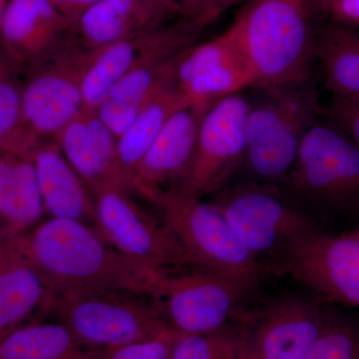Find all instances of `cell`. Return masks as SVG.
Returning <instances> with one entry per match:
<instances>
[{"mask_svg":"<svg viewBox=\"0 0 359 359\" xmlns=\"http://www.w3.org/2000/svg\"><path fill=\"white\" fill-rule=\"evenodd\" d=\"M185 269L167 271L151 294L169 327L180 334H195L231 323L252 285L197 266Z\"/></svg>","mask_w":359,"mask_h":359,"instance_id":"cell-8","label":"cell"},{"mask_svg":"<svg viewBox=\"0 0 359 359\" xmlns=\"http://www.w3.org/2000/svg\"><path fill=\"white\" fill-rule=\"evenodd\" d=\"M212 203L245 249L262 263L263 257L280 261L292 247L320 231L280 185L247 181L226 186Z\"/></svg>","mask_w":359,"mask_h":359,"instance_id":"cell-4","label":"cell"},{"mask_svg":"<svg viewBox=\"0 0 359 359\" xmlns=\"http://www.w3.org/2000/svg\"><path fill=\"white\" fill-rule=\"evenodd\" d=\"M201 26L178 21L93 50L82 81L83 110L94 112L113 86L144 63L176 57L192 47Z\"/></svg>","mask_w":359,"mask_h":359,"instance_id":"cell-13","label":"cell"},{"mask_svg":"<svg viewBox=\"0 0 359 359\" xmlns=\"http://www.w3.org/2000/svg\"><path fill=\"white\" fill-rule=\"evenodd\" d=\"M334 316L318 299L283 297L241 323L240 359H304Z\"/></svg>","mask_w":359,"mask_h":359,"instance_id":"cell-14","label":"cell"},{"mask_svg":"<svg viewBox=\"0 0 359 359\" xmlns=\"http://www.w3.org/2000/svg\"><path fill=\"white\" fill-rule=\"evenodd\" d=\"M53 295L15 238L0 244V342L37 313H48Z\"/></svg>","mask_w":359,"mask_h":359,"instance_id":"cell-19","label":"cell"},{"mask_svg":"<svg viewBox=\"0 0 359 359\" xmlns=\"http://www.w3.org/2000/svg\"><path fill=\"white\" fill-rule=\"evenodd\" d=\"M330 13L340 22L359 25V0H335Z\"/></svg>","mask_w":359,"mask_h":359,"instance_id":"cell-35","label":"cell"},{"mask_svg":"<svg viewBox=\"0 0 359 359\" xmlns=\"http://www.w3.org/2000/svg\"><path fill=\"white\" fill-rule=\"evenodd\" d=\"M142 109L133 104L106 98L94 112L118 139L133 124Z\"/></svg>","mask_w":359,"mask_h":359,"instance_id":"cell-32","label":"cell"},{"mask_svg":"<svg viewBox=\"0 0 359 359\" xmlns=\"http://www.w3.org/2000/svg\"><path fill=\"white\" fill-rule=\"evenodd\" d=\"M54 141L92 194L109 184L118 185L115 169L118 139L95 112L82 111Z\"/></svg>","mask_w":359,"mask_h":359,"instance_id":"cell-20","label":"cell"},{"mask_svg":"<svg viewBox=\"0 0 359 359\" xmlns=\"http://www.w3.org/2000/svg\"><path fill=\"white\" fill-rule=\"evenodd\" d=\"M314 57L323 67L325 87L332 97L359 96V35L332 26L314 39Z\"/></svg>","mask_w":359,"mask_h":359,"instance_id":"cell-24","label":"cell"},{"mask_svg":"<svg viewBox=\"0 0 359 359\" xmlns=\"http://www.w3.org/2000/svg\"><path fill=\"white\" fill-rule=\"evenodd\" d=\"M250 0H218L219 6L221 7L222 11H226V9L230 8L233 6H237L238 4H243V2H249Z\"/></svg>","mask_w":359,"mask_h":359,"instance_id":"cell-37","label":"cell"},{"mask_svg":"<svg viewBox=\"0 0 359 359\" xmlns=\"http://www.w3.org/2000/svg\"><path fill=\"white\" fill-rule=\"evenodd\" d=\"M2 242H4V238H2L1 228H0V244H1Z\"/></svg>","mask_w":359,"mask_h":359,"instance_id":"cell-39","label":"cell"},{"mask_svg":"<svg viewBox=\"0 0 359 359\" xmlns=\"http://www.w3.org/2000/svg\"><path fill=\"white\" fill-rule=\"evenodd\" d=\"M211 105L190 104L169 118L137 168L129 193L158 208L178 195L192 164L201 120Z\"/></svg>","mask_w":359,"mask_h":359,"instance_id":"cell-15","label":"cell"},{"mask_svg":"<svg viewBox=\"0 0 359 359\" xmlns=\"http://www.w3.org/2000/svg\"><path fill=\"white\" fill-rule=\"evenodd\" d=\"M45 214L95 226L93 194L61 152L56 141L41 140L32 154ZM96 228V226H95Z\"/></svg>","mask_w":359,"mask_h":359,"instance_id":"cell-18","label":"cell"},{"mask_svg":"<svg viewBox=\"0 0 359 359\" xmlns=\"http://www.w3.org/2000/svg\"><path fill=\"white\" fill-rule=\"evenodd\" d=\"M254 87V78L244 62L231 63L202 73L179 87L191 103L212 104L224 97Z\"/></svg>","mask_w":359,"mask_h":359,"instance_id":"cell-27","label":"cell"},{"mask_svg":"<svg viewBox=\"0 0 359 359\" xmlns=\"http://www.w3.org/2000/svg\"><path fill=\"white\" fill-rule=\"evenodd\" d=\"M177 337L178 332L171 328L157 339L107 351L104 359H171Z\"/></svg>","mask_w":359,"mask_h":359,"instance_id":"cell-30","label":"cell"},{"mask_svg":"<svg viewBox=\"0 0 359 359\" xmlns=\"http://www.w3.org/2000/svg\"><path fill=\"white\" fill-rule=\"evenodd\" d=\"M178 11L180 18L204 28L223 13L218 0H166Z\"/></svg>","mask_w":359,"mask_h":359,"instance_id":"cell-33","label":"cell"},{"mask_svg":"<svg viewBox=\"0 0 359 359\" xmlns=\"http://www.w3.org/2000/svg\"><path fill=\"white\" fill-rule=\"evenodd\" d=\"M145 297L117 292L65 295L53 299L49 311L82 344L107 351L157 339L171 330Z\"/></svg>","mask_w":359,"mask_h":359,"instance_id":"cell-6","label":"cell"},{"mask_svg":"<svg viewBox=\"0 0 359 359\" xmlns=\"http://www.w3.org/2000/svg\"><path fill=\"white\" fill-rule=\"evenodd\" d=\"M20 72L0 47V149L33 154L41 140L32 138L23 124Z\"/></svg>","mask_w":359,"mask_h":359,"instance_id":"cell-25","label":"cell"},{"mask_svg":"<svg viewBox=\"0 0 359 359\" xmlns=\"http://www.w3.org/2000/svg\"><path fill=\"white\" fill-rule=\"evenodd\" d=\"M325 301L359 308V230L339 236L318 231L271 266Z\"/></svg>","mask_w":359,"mask_h":359,"instance_id":"cell-12","label":"cell"},{"mask_svg":"<svg viewBox=\"0 0 359 359\" xmlns=\"http://www.w3.org/2000/svg\"><path fill=\"white\" fill-rule=\"evenodd\" d=\"M44 214L32 154L0 149V228L4 241L25 235L42 221Z\"/></svg>","mask_w":359,"mask_h":359,"instance_id":"cell-21","label":"cell"},{"mask_svg":"<svg viewBox=\"0 0 359 359\" xmlns=\"http://www.w3.org/2000/svg\"><path fill=\"white\" fill-rule=\"evenodd\" d=\"M304 359H359V320L334 314Z\"/></svg>","mask_w":359,"mask_h":359,"instance_id":"cell-29","label":"cell"},{"mask_svg":"<svg viewBox=\"0 0 359 359\" xmlns=\"http://www.w3.org/2000/svg\"><path fill=\"white\" fill-rule=\"evenodd\" d=\"M309 0H250L236 20L252 88L311 78L314 37Z\"/></svg>","mask_w":359,"mask_h":359,"instance_id":"cell-2","label":"cell"},{"mask_svg":"<svg viewBox=\"0 0 359 359\" xmlns=\"http://www.w3.org/2000/svg\"><path fill=\"white\" fill-rule=\"evenodd\" d=\"M93 196L97 230L124 256L162 271L192 266L166 224L149 214L128 191L109 184Z\"/></svg>","mask_w":359,"mask_h":359,"instance_id":"cell-10","label":"cell"},{"mask_svg":"<svg viewBox=\"0 0 359 359\" xmlns=\"http://www.w3.org/2000/svg\"><path fill=\"white\" fill-rule=\"evenodd\" d=\"M93 56L72 39L30 70L23 83V124L36 140L54 139L83 111L82 81Z\"/></svg>","mask_w":359,"mask_h":359,"instance_id":"cell-9","label":"cell"},{"mask_svg":"<svg viewBox=\"0 0 359 359\" xmlns=\"http://www.w3.org/2000/svg\"><path fill=\"white\" fill-rule=\"evenodd\" d=\"M180 18L166 0H102L75 23L72 40L87 50H97L169 25Z\"/></svg>","mask_w":359,"mask_h":359,"instance_id":"cell-17","label":"cell"},{"mask_svg":"<svg viewBox=\"0 0 359 359\" xmlns=\"http://www.w3.org/2000/svg\"><path fill=\"white\" fill-rule=\"evenodd\" d=\"M241 346V323H231L204 334H178L171 359H240Z\"/></svg>","mask_w":359,"mask_h":359,"instance_id":"cell-28","label":"cell"},{"mask_svg":"<svg viewBox=\"0 0 359 359\" xmlns=\"http://www.w3.org/2000/svg\"><path fill=\"white\" fill-rule=\"evenodd\" d=\"M238 62L248 65L237 26L233 22L218 36L204 43L193 45L182 54L176 66L177 84L178 87L184 86L202 73Z\"/></svg>","mask_w":359,"mask_h":359,"instance_id":"cell-26","label":"cell"},{"mask_svg":"<svg viewBox=\"0 0 359 359\" xmlns=\"http://www.w3.org/2000/svg\"><path fill=\"white\" fill-rule=\"evenodd\" d=\"M249 107V97L238 93L219 99L205 111L179 196L202 200L219 193L243 167Z\"/></svg>","mask_w":359,"mask_h":359,"instance_id":"cell-11","label":"cell"},{"mask_svg":"<svg viewBox=\"0 0 359 359\" xmlns=\"http://www.w3.org/2000/svg\"><path fill=\"white\" fill-rule=\"evenodd\" d=\"M245 121L244 164L250 182L283 186L299 146L321 111L316 85L299 83L255 88Z\"/></svg>","mask_w":359,"mask_h":359,"instance_id":"cell-3","label":"cell"},{"mask_svg":"<svg viewBox=\"0 0 359 359\" xmlns=\"http://www.w3.org/2000/svg\"><path fill=\"white\" fill-rule=\"evenodd\" d=\"M100 1L102 0H50L52 6L65 16L72 29L83 13Z\"/></svg>","mask_w":359,"mask_h":359,"instance_id":"cell-34","label":"cell"},{"mask_svg":"<svg viewBox=\"0 0 359 359\" xmlns=\"http://www.w3.org/2000/svg\"><path fill=\"white\" fill-rule=\"evenodd\" d=\"M8 1L9 0H0V22H1L2 16H4Z\"/></svg>","mask_w":359,"mask_h":359,"instance_id":"cell-38","label":"cell"},{"mask_svg":"<svg viewBox=\"0 0 359 359\" xmlns=\"http://www.w3.org/2000/svg\"><path fill=\"white\" fill-rule=\"evenodd\" d=\"M321 112L359 147V96L332 97Z\"/></svg>","mask_w":359,"mask_h":359,"instance_id":"cell-31","label":"cell"},{"mask_svg":"<svg viewBox=\"0 0 359 359\" xmlns=\"http://www.w3.org/2000/svg\"><path fill=\"white\" fill-rule=\"evenodd\" d=\"M72 27L50 0H9L0 47L18 70H32L67 43Z\"/></svg>","mask_w":359,"mask_h":359,"instance_id":"cell-16","label":"cell"},{"mask_svg":"<svg viewBox=\"0 0 359 359\" xmlns=\"http://www.w3.org/2000/svg\"><path fill=\"white\" fill-rule=\"evenodd\" d=\"M192 266L254 285L271 271L245 249L212 202L176 195L159 208Z\"/></svg>","mask_w":359,"mask_h":359,"instance_id":"cell-7","label":"cell"},{"mask_svg":"<svg viewBox=\"0 0 359 359\" xmlns=\"http://www.w3.org/2000/svg\"><path fill=\"white\" fill-rule=\"evenodd\" d=\"M190 104L179 89L176 76L149 100L133 124L118 138L115 162L118 185L129 192L137 168L161 130L175 112Z\"/></svg>","mask_w":359,"mask_h":359,"instance_id":"cell-22","label":"cell"},{"mask_svg":"<svg viewBox=\"0 0 359 359\" xmlns=\"http://www.w3.org/2000/svg\"><path fill=\"white\" fill-rule=\"evenodd\" d=\"M335 0H309V8L318 13H330Z\"/></svg>","mask_w":359,"mask_h":359,"instance_id":"cell-36","label":"cell"},{"mask_svg":"<svg viewBox=\"0 0 359 359\" xmlns=\"http://www.w3.org/2000/svg\"><path fill=\"white\" fill-rule=\"evenodd\" d=\"M285 190L297 202L342 215H359V147L330 121L304 135Z\"/></svg>","mask_w":359,"mask_h":359,"instance_id":"cell-5","label":"cell"},{"mask_svg":"<svg viewBox=\"0 0 359 359\" xmlns=\"http://www.w3.org/2000/svg\"><path fill=\"white\" fill-rule=\"evenodd\" d=\"M106 351L82 344L60 323H33L0 342V359H104Z\"/></svg>","mask_w":359,"mask_h":359,"instance_id":"cell-23","label":"cell"},{"mask_svg":"<svg viewBox=\"0 0 359 359\" xmlns=\"http://www.w3.org/2000/svg\"><path fill=\"white\" fill-rule=\"evenodd\" d=\"M15 240L53 299L98 292L151 297L167 273L124 256L95 226L74 219L48 218Z\"/></svg>","mask_w":359,"mask_h":359,"instance_id":"cell-1","label":"cell"}]
</instances>
